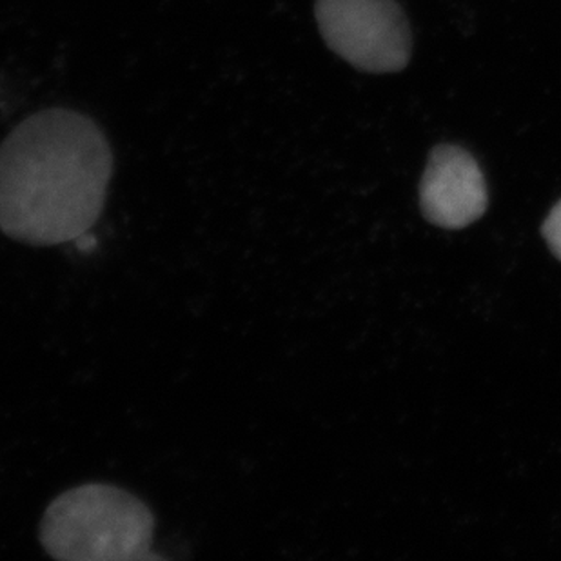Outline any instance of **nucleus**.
Wrapping results in <instances>:
<instances>
[{
	"label": "nucleus",
	"mask_w": 561,
	"mask_h": 561,
	"mask_svg": "<svg viewBox=\"0 0 561 561\" xmlns=\"http://www.w3.org/2000/svg\"><path fill=\"white\" fill-rule=\"evenodd\" d=\"M113 151L95 121L46 110L0 144V231L27 245H59L101 218Z\"/></svg>",
	"instance_id": "f257e3e1"
},
{
	"label": "nucleus",
	"mask_w": 561,
	"mask_h": 561,
	"mask_svg": "<svg viewBox=\"0 0 561 561\" xmlns=\"http://www.w3.org/2000/svg\"><path fill=\"white\" fill-rule=\"evenodd\" d=\"M154 516L135 494L110 483L69 489L49 503L41 522V543L55 560L146 561Z\"/></svg>",
	"instance_id": "f03ea898"
},
{
	"label": "nucleus",
	"mask_w": 561,
	"mask_h": 561,
	"mask_svg": "<svg viewBox=\"0 0 561 561\" xmlns=\"http://www.w3.org/2000/svg\"><path fill=\"white\" fill-rule=\"evenodd\" d=\"M318 30L334 54L367 73H397L413 38L397 0H317Z\"/></svg>",
	"instance_id": "7ed1b4c3"
},
{
	"label": "nucleus",
	"mask_w": 561,
	"mask_h": 561,
	"mask_svg": "<svg viewBox=\"0 0 561 561\" xmlns=\"http://www.w3.org/2000/svg\"><path fill=\"white\" fill-rule=\"evenodd\" d=\"M488 206V182L474 157L458 146H436L420 182L425 220L438 228H467L483 217Z\"/></svg>",
	"instance_id": "20e7f679"
},
{
	"label": "nucleus",
	"mask_w": 561,
	"mask_h": 561,
	"mask_svg": "<svg viewBox=\"0 0 561 561\" xmlns=\"http://www.w3.org/2000/svg\"><path fill=\"white\" fill-rule=\"evenodd\" d=\"M541 234L551 253L561 262V201L547 215L546 222L541 226Z\"/></svg>",
	"instance_id": "39448f33"
}]
</instances>
